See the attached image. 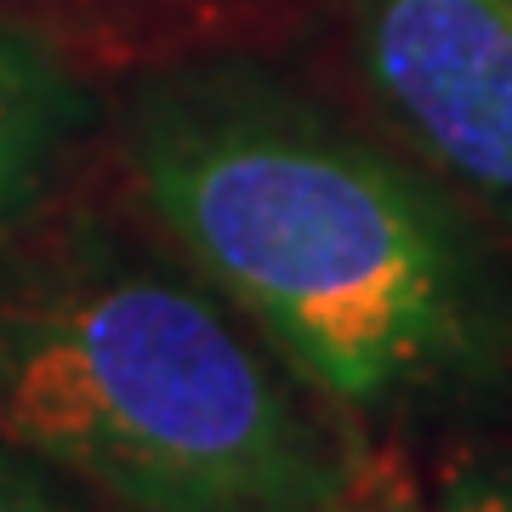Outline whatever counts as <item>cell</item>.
Returning <instances> with one entry per match:
<instances>
[{
	"instance_id": "cell-2",
	"label": "cell",
	"mask_w": 512,
	"mask_h": 512,
	"mask_svg": "<svg viewBox=\"0 0 512 512\" xmlns=\"http://www.w3.org/2000/svg\"><path fill=\"white\" fill-rule=\"evenodd\" d=\"M0 439L120 512H348L313 393L200 274L80 239L0 296Z\"/></svg>"
},
{
	"instance_id": "cell-7",
	"label": "cell",
	"mask_w": 512,
	"mask_h": 512,
	"mask_svg": "<svg viewBox=\"0 0 512 512\" xmlns=\"http://www.w3.org/2000/svg\"><path fill=\"white\" fill-rule=\"evenodd\" d=\"M433 512H512V461L456 473L433 501Z\"/></svg>"
},
{
	"instance_id": "cell-6",
	"label": "cell",
	"mask_w": 512,
	"mask_h": 512,
	"mask_svg": "<svg viewBox=\"0 0 512 512\" xmlns=\"http://www.w3.org/2000/svg\"><path fill=\"white\" fill-rule=\"evenodd\" d=\"M143 6H154V0H0V23H23V29H40V35L57 40V23L63 18L109 23L114 12H143ZM57 46H63V40H57ZM63 52H69V46H63Z\"/></svg>"
},
{
	"instance_id": "cell-5",
	"label": "cell",
	"mask_w": 512,
	"mask_h": 512,
	"mask_svg": "<svg viewBox=\"0 0 512 512\" xmlns=\"http://www.w3.org/2000/svg\"><path fill=\"white\" fill-rule=\"evenodd\" d=\"M0 512H97L80 484L0 439Z\"/></svg>"
},
{
	"instance_id": "cell-3",
	"label": "cell",
	"mask_w": 512,
	"mask_h": 512,
	"mask_svg": "<svg viewBox=\"0 0 512 512\" xmlns=\"http://www.w3.org/2000/svg\"><path fill=\"white\" fill-rule=\"evenodd\" d=\"M376 109L512 234V0H336Z\"/></svg>"
},
{
	"instance_id": "cell-4",
	"label": "cell",
	"mask_w": 512,
	"mask_h": 512,
	"mask_svg": "<svg viewBox=\"0 0 512 512\" xmlns=\"http://www.w3.org/2000/svg\"><path fill=\"white\" fill-rule=\"evenodd\" d=\"M92 120L74 57L40 29L0 23V228L29 217Z\"/></svg>"
},
{
	"instance_id": "cell-8",
	"label": "cell",
	"mask_w": 512,
	"mask_h": 512,
	"mask_svg": "<svg viewBox=\"0 0 512 512\" xmlns=\"http://www.w3.org/2000/svg\"><path fill=\"white\" fill-rule=\"evenodd\" d=\"M348 512H410V507H382V501H370V495H359Z\"/></svg>"
},
{
	"instance_id": "cell-1",
	"label": "cell",
	"mask_w": 512,
	"mask_h": 512,
	"mask_svg": "<svg viewBox=\"0 0 512 512\" xmlns=\"http://www.w3.org/2000/svg\"><path fill=\"white\" fill-rule=\"evenodd\" d=\"M120 160L188 268L330 410L416 416L512 370V291L461 205L274 69H148Z\"/></svg>"
}]
</instances>
